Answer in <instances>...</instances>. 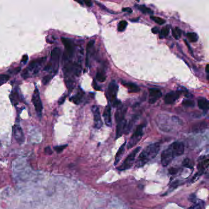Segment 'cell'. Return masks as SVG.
<instances>
[{
  "mask_svg": "<svg viewBox=\"0 0 209 209\" xmlns=\"http://www.w3.org/2000/svg\"><path fill=\"white\" fill-rule=\"evenodd\" d=\"M185 151L184 145L181 142H174L164 150L161 156V162L163 166H168L174 158L183 154Z\"/></svg>",
  "mask_w": 209,
  "mask_h": 209,
  "instance_id": "1",
  "label": "cell"
},
{
  "mask_svg": "<svg viewBox=\"0 0 209 209\" xmlns=\"http://www.w3.org/2000/svg\"><path fill=\"white\" fill-rule=\"evenodd\" d=\"M160 149V144L154 143L148 145L144 149L141 154L138 156L136 161V166L137 168H141L147 164L151 160L155 158Z\"/></svg>",
  "mask_w": 209,
  "mask_h": 209,
  "instance_id": "2",
  "label": "cell"
},
{
  "mask_svg": "<svg viewBox=\"0 0 209 209\" xmlns=\"http://www.w3.org/2000/svg\"><path fill=\"white\" fill-rule=\"evenodd\" d=\"M45 60H46V57H44V58H41L32 61L30 63L29 66H28L27 68L23 71L22 74L23 77L24 79H26L27 77H28L29 74L30 72H33V74H37L39 71L40 68L45 61Z\"/></svg>",
  "mask_w": 209,
  "mask_h": 209,
  "instance_id": "3",
  "label": "cell"
},
{
  "mask_svg": "<svg viewBox=\"0 0 209 209\" xmlns=\"http://www.w3.org/2000/svg\"><path fill=\"white\" fill-rule=\"evenodd\" d=\"M141 148L140 147H138L136 148L134 150L132 151L126 158V159H124V161L123 162L122 164L120 165L118 168H117V169L118 171H123L125 170H128L129 168H131L135 161L136 156L138 154L139 151L141 150Z\"/></svg>",
  "mask_w": 209,
  "mask_h": 209,
  "instance_id": "4",
  "label": "cell"
},
{
  "mask_svg": "<svg viewBox=\"0 0 209 209\" xmlns=\"http://www.w3.org/2000/svg\"><path fill=\"white\" fill-rule=\"evenodd\" d=\"M145 127V124H142L139 125V126L137 127L136 129L134 131V133L131 137L129 142L128 144L127 145L128 149L133 148L134 146H135L139 141H141V139L143 136V133H144L143 132Z\"/></svg>",
  "mask_w": 209,
  "mask_h": 209,
  "instance_id": "5",
  "label": "cell"
},
{
  "mask_svg": "<svg viewBox=\"0 0 209 209\" xmlns=\"http://www.w3.org/2000/svg\"><path fill=\"white\" fill-rule=\"evenodd\" d=\"M80 71L81 68L79 65L75 63H69L66 64L64 68V72L66 77H68L71 75L79 76L80 75Z\"/></svg>",
  "mask_w": 209,
  "mask_h": 209,
  "instance_id": "6",
  "label": "cell"
},
{
  "mask_svg": "<svg viewBox=\"0 0 209 209\" xmlns=\"http://www.w3.org/2000/svg\"><path fill=\"white\" fill-rule=\"evenodd\" d=\"M61 50L59 48H55L51 53V63L55 73H57L58 68V63Z\"/></svg>",
  "mask_w": 209,
  "mask_h": 209,
  "instance_id": "7",
  "label": "cell"
},
{
  "mask_svg": "<svg viewBox=\"0 0 209 209\" xmlns=\"http://www.w3.org/2000/svg\"><path fill=\"white\" fill-rule=\"evenodd\" d=\"M61 42L64 44V46L66 48L65 56L68 58L71 57L74 52V45L73 42L68 38H61Z\"/></svg>",
  "mask_w": 209,
  "mask_h": 209,
  "instance_id": "8",
  "label": "cell"
},
{
  "mask_svg": "<svg viewBox=\"0 0 209 209\" xmlns=\"http://www.w3.org/2000/svg\"><path fill=\"white\" fill-rule=\"evenodd\" d=\"M32 102L33 105L35 107V110L38 114H41L43 110V104L40 98L39 92L38 88H36L34 90L33 97H32Z\"/></svg>",
  "mask_w": 209,
  "mask_h": 209,
  "instance_id": "9",
  "label": "cell"
},
{
  "mask_svg": "<svg viewBox=\"0 0 209 209\" xmlns=\"http://www.w3.org/2000/svg\"><path fill=\"white\" fill-rule=\"evenodd\" d=\"M13 134L17 142L22 144L25 141V136L23 130L19 125H14L13 127Z\"/></svg>",
  "mask_w": 209,
  "mask_h": 209,
  "instance_id": "10",
  "label": "cell"
},
{
  "mask_svg": "<svg viewBox=\"0 0 209 209\" xmlns=\"http://www.w3.org/2000/svg\"><path fill=\"white\" fill-rule=\"evenodd\" d=\"M92 109L94 115L95 128L96 129H100L102 126V120L101 118V114H100L99 108L96 106H93Z\"/></svg>",
  "mask_w": 209,
  "mask_h": 209,
  "instance_id": "11",
  "label": "cell"
},
{
  "mask_svg": "<svg viewBox=\"0 0 209 209\" xmlns=\"http://www.w3.org/2000/svg\"><path fill=\"white\" fill-rule=\"evenodd\" d=\"M180 95V91L171 92L168 94H166L164 98V101L167 104H172L175 102L179 98Z\"/></svg>",
  "mask_w": 209,
  "mask_h": 209,
  "instance_id": "12",
  "label": "cell"
},
{
  "mask_svg": "<svg viewBox=\"0 0 209 209\" xmlns=\"http://www.w3.org/2000/svg\"><path fill=\"white\" fill-rule=\"evenodd\" d=\"M118 87L115 81L111 82L109 83V88H108V94L110 101L114 102L117 100V95L118 92Z\"/></svg>",
  "mask_w": 209,
  "mask_h": 209,
  "instance_id": "13",
  "label": "cell"
},
{
  "mask_svg": "<svg viewBox=\"0 0 209 209\" xmlns=\"http://www.w3.org/2000/svg\"><path fill=\"white\" fill-rule=\"evenodd\" d=\"M162 96V93L159 90L155 88L149 89V102L155 103Z\"/></svg>",
  "mask_w": 209,
  "mask_h": 209,
  "instance_id": "14",
  "label": "cell"
},
{
  "mask_svg": "<svg viewBox=\"0 0 209 209\" xmlns=\"http://www.w3.org/2000/svg\"><path fill=\"white\" fill-rule=\"evenodd\" d=\"M103 117L104 122L109 127H112V118H111V108L109 105L107 106L104 109Z\"/></svg>",
  "mask_w": 209,
  "mask_h": 209,
  "instance_id": "15",
  "label": "cell"
},
{
  "mask_svg": "<svg viewBox=\"0 0 209 209\" xmlns=\"http://www.w3.org/2000/svg\"><path fill=\"white\" fill-rule=\"evenodd\" d=\"M127 124V120L124 119L117 123V127L116 130V139L119 138L124 133L125 128Z\"/></svg>",
  "mask_w": 209,
  "mask_h": 209,
  "instance_id": "16",
  "label": "cell"
},
{
  "mask_svg": "<svg viewBox=\"0 0 209 209\" xmlns=\"http://www.w3.org/2000/svg\"><path fill=\"white\" fill-rule=\"evenodd\" d=\"M127 110V108L124 106H122L117 109L115 114V121L117 122V123L124 119V116L125 114H126Z\"/></svg>",
  "mask_w": 209,
  "mask_h": 209,
  "instance_id": "17",
  "label": "cell"
},
{
  "mask_svg": "<svg viewBox=\"0 0 209 209\" xmlns=\"http://www.w3.org/2000/svg\"><path fill=\"white\" fill-rule=\"evenodd\" d=\"M209 164V160L208 158H204L201 159L198 165V169L199 173L202 175L207 169Z\"/></svg>",
  "mask_w": 209,
  "mask_h": 209,
  "instance_id": "18",
  "label": "cell"
},
{
  "mask_svg": "<svg viewBox=\"0 0 209 209\" xmlns=\"http://www.w3.org/2000/svg\"><path fill=\"white\" fill-rule=\"evenodd\" d=\"M123 84L128 88L129 93H137L140 91V88L134 83L123 82Z\"/></svg>",
  "mask_w": 209,
  "mask_h": 209,
  "instance_id": "19",
  "label": "cell"
},
{
  "mask_svg": "<svg viewBox=\"0 0 209 209\" xmlns=\"http://www.w3.org/2000/svg\"><path fill=\"white\" fill-rule=\"evenodd\" d=\"M199 107L204 110H207L209 108V103L207 99L204 97H200L198 101Z\"/></svg>",
  "mask_w": 209,
  "mask_h": 209,
  "instance_id": "20",
  "label": "cell"
},
{
  "mask_svg": "<svg viewBox=\"0 0 209 209\" xmlns=\"http://www.w3.org/2000/svg\"><path fill=\"white\" fill-rule=\"evenodd\" d=\"M125 145H126V142L124 143L121 147H120L119 150H118L116 156H115V162H114V165L116 166L118 163H119L120 160L121 159L123 153L124 152V148H125Z\"/></svg>",
  "mask_w": 209,
  "mask_h": 209,
  "instance_id": "21",
  "label": "cell"
},
{
  "mask_svg": "<svg viewBox=\"0 0 209 209\" xmlns=\"http://www.w3.org/2000/svg\"><path fill=\"white\" fill-rule=\"evenodd\" d=\"M83 96V93H82V92H78L75 95H74L71 97V100L75 104H79L82 100Z\"/></svg>",
  "mask_w": 209,
  "mask_h": 209,
  "instance_id": "22",
  "label": "cell"
},
{
  "mask_svg": "<svg viewBox=\"0 0 209 209\" xmlns=\"http://www.w3.org/2000/svg\"><path fill=\"white\" fill-rule=\"evenodd\" d=\"M10 100L14 105H17V104H18V103L20 101V99H19L18 94L17 92H12V93L10 95Z\"/></svg>",
  "mask_w": 209,
  "mask_h": 209,
  "instance_id": "23",
  "label": "cell"
},
{
  "mask_svg": "<svg viewBox=\"0 0 209 209\" xmlns=\"http://www.w3.org/2000/svg\"><path fill=\"white\" fill-rule=\"evenodd\" d=\"M106 76L104 71L98 70L96 73V79L100 82H104L106 80Z\"/></svg>",
  "mask_w": 209,
  "mask_h": 209,
  "instance_id": "24",
  "label": "cell"
},
{
  "mask_svg": "<svg viewBox=\"0 0 209 209\" xmlns=\"http://www.w3.org/2000/svg\"><path fill=\"white\" fill-rule=\"evenodd\" d=\"M205 207V202L203 200H199L195 203L192 206L188 209H203Z\"/></svg>",
  "mask_w": 209,
  "mask_h": 209,
  "instance_id": "25",
  "label": "cell"
},
{
  "mask_svg": "<svg viewBox=\"0 0 209 209\" xmlns=\"http://www.w3.org/2000/svg\"><path fill=\"white\" fill-rule=\"evenodd\" d=\"M186 36L188 39L191 43H195V42L198 41L199 38L198 35L196 33H188Z\"/></svg>",
  "mask_w": 209,
  "mask_h": 209,
  "instance_id": "26",
  "label": "cell"
},
{
  "mask_svg": "<svg viewBox=\"0 0 209 209\" xmlns=\"http://www.w3.org/2000/svg\"><path fill=\"white\" fill-rule=\"evenodd\" d=\"M136 7L139 9V10H140L144 14H153V11L145 5H139Z\"/></svg>",
  "mask_w": 209,
  "mask_h": 209,
  "instance_id": "27",
  "label": "cell"
},
{
  "mask_svg": "<svg viewBox=\"0 0 209 209\" xmlns=\"http://www.w3.org/2000/svg\"><path fill=\"white\" fill-rule=\"evenodd\" d=\"M169 33V26H166L163 27L161 30V33H160V36L159 38H163L166 36H168V34Z\"/></svg>",
  "mask_w": 209,
  "mask_h": 209,
  "instance_id": "28",
  "label": "cell"
},
{
  "mask_svg": "<svg viewBox=\"0 0 209 209\" xmlns=\"http://www.w3.org/2000/svg\"><path fill=\"white\" fill-rule=\"evenodd\" d=\"M181 34H182V31L178 28L176 27L172 30V35L176 39H178L181 37Z\"/></svg>",
  "mask_w": 209,
  "mask_h": 209,
  "instance_id": "29",
  "label": "cell"
},
{
  "mask_svg": "<svg viewBox=\"0 0 209 209\" xmlns=\"http://www.w3.org/2000/svg\"><path fill=\"white\" fill-rule=\"evenodd\" d=\"M127 25H128V23L125 20L121 21V22H120V23H118V30L119 31H123L125 30V28H127Z\"/></svg>",
  "mask_w": 209,
  "mask_h": 209,
  "instance_id": "30",
  "label": "cell"
},
{
  "mask_svg": "<svg viewBox=\"0 0 209 209\" xmlns=\"http://www.w3.org/2000/svg\"><path fill=\"white\" fill-rule=\"evenodd\" d=\"M9 79V76L6 74H0V86L6 83Z\"/></svg>",
  "mask_w": 209,
  "mask_h": 209,
  "instance_id": "31",
  "label": "cell"
},
{
  "mask_svg": "<svg viewBox=\"0 0 209 209\" xmlns=\"http://www.w3.org/2000/svg\"><path fill=\"white\" fill-rule=\"evenodd\" d=\"M150 18L151 20H153V21H154L155 22H156V23H158V25H163L164 23H165L166 22V21L161 18H160V17H153V16H151L150 17Z\"/></svg>",
  "mask_w": 209,
  "mask_h": 209,
  "instance_id": "32",
  "label": "cell"
},
{
  "mask_svg": "<svg viewBox=\"0 0 209 209\" xmlns=\"http://www.w3.org/2000/svg\"><path fill=\"white\" fill-rule=\"evenodd\" d=\"M183 165L188 168H193V164L191 161V160L190 159H185L183 162Z\"/></svg>",
  "mask_w": 209,
  "mask_h": 209,
  "instance_id": "33",
  "label": "cell"
},
{
  "mask_svg": "<svg viewBox=\"0 0 209 209\" xmlns=\"http://www.w3.org/2000/svg\"><path fill=\"white\" fill-rule=\"evenodd\" d=\"M183 105L187 107H193L194 106V102L193 101L190 100H185L182 102Z\"/></svg>",
  "mask_w": 209,
  "mask_h": 209,
  "instance_id": "34",
  "label": "cell"
},
{
  "mask_svg": "<svg viewBox=\"0 0 209 209\" xmlns=\"http://www.w3.org/2000/svg\"><path fill=\"white\" fill-rule=\"evenodd\" d=\"M53 77L50 75H45V77H44L43 79V83L44 85H47V83L49 82L52 79Z\"/></svg>",
  "mask_w": 209,
  "mask_h": 209,
  "instance_id": "35",
  "label": "cell"
},
{
  "mask_svg": "<svg viewBox=\"0 0 209 209\" xmlns=\"http://www.w3.org/2000/svg\"><path fill=\"white\" fill-rule=\"evenodd\" d=\"M67 147V145H61V146H57V147H55V150H56L57 152H61L66 147Z\"/></svg>",
  "mask_w": 209,
  "mask_h": 209,
  "instance_id": "36",
  "label": "cell"
},
{
  "mask_svg": "<svg viewBox=\"0 0 209 209\" xmlns=\"http://www.w3.org/2000/svg\"><path fill=\"white\" fill-rule=\"evenodd\" d=\"M95 3H96V4H97V5H98V6H99L100 7V8H102V9H105L106 11H108V12H110V13H111V12H110V11H109V10H108V9H107V8H106V7H105V6H104L103 4H102L100 3L99 2H97V1H95Z\"/></svg>",
  "mask_w": 209,
  "mask_h": 209,
  "instance_id": "37",
  "label": "cell"
},
{
  "mask_svg": "<svg viewBox=\"0 0 209 209\" xmlns=\"http://www.w3.org/2000/svg\"><path fill=\"white\" fill-rule=\"evenodd\" d=\"M121 104V102L120 101H118L117 100H116L115 101H114L113 102V106L114 107H118V106L120 105V104Z\"/></svg>",
  "mask_w": 209,
  "mask_h": 209,
  "instance_id": "38",
  "label": "cell"
},
{
  "mask_svg": "<svg viewBox=\"0 0 209 209\" xmlns=\"http://www.w3.org/2000/svg\"><path fill=\"white\" fill-rule=\"evenodd\" d=\"M66 96H63V97H61L60 100L59 101H58L60 105H61V104H63L64 103V102H65V100H66Z\"/></svg>",
  "mask_w": 209,
  "mask_h": 209,
  "instance_id": "39",
  "label": "cell"
},
{
  "mask_svg": "<svg viewBox=\"0 0 209 209\" xmlns=\"http://www.w3.org/2000/svg\"><path fill=\"white\" fill-rule=\"evenodd\" d=\"M45 153H47V154H48V155L52 154V151L49 147H47V148L45 149Z\"/></svg>",
  "mask_w": 209,
  "mask_h": 209,
  "instance_id": "40",
  "label": "cell"
},
{
  "mask_svg": "<svg viewBox=\"0 0 209 209\" xmlns=\"http://www.w3.org/2000/svg\"><path fill=\"white\" fill-rule=\"evenodd\" d=\"M151 31H152L153 33L157 34V33H159V28L158 27H154V28H152Z\"/></svg>",
  "mask_w": 209,
  "mask_h": 209,
  "instance_id": "41",
  "label": "cell"
},
{
  "mask_svg": "<svg viewBox=\"0 0 209 209\" xmlns=\"http://www.w3.org/2000/svg\"><path fill=\"white\" fill-rule=\"evenodd\" d=\"M123 11L124 12H128V13H131L132 12V9L129 8H123Z\"/></svg>",
  "mask_w": 209,
  "mask_h": 209,
  "instance_id": "42",
  "label": "cell"
},
{
  "mask_svg": "<svg viewBox=\"0 0 209 209\" xmlns=\"http://www.w3.org/2000/svg\"><path fill=\"white\" fill-rule=\"evenodd\" d=\"M28 55H25L23 57V58H22V62H23V63H26V62L27 61V60H28Z\"/></svg>",
  "mask_w": 209,
  "mask_h": 209,
  "instance_id": "43",
  "label": "cell"
},
{
  "mask_svg": "<svg viewBox=\"0 0 209 209\" xmlns=\"http://www.w3.org/2000/svg\"><path fill=\"white\" fill-rule=\"evenodd\" d=\"M84 3L88 7H91L92 6V2L91 1H84Z\"/></svg>",
  "mask_w": 209,
  "mask_h": 209,
  "instance_id": "44",
  "label": "cell"
},
{
  "mask_svg": "<svg viewBox=\"0 0 209 209\" xmlns=\"http://www.w3.org/2000/svg\"><path fill=\"white\" fill-rule=\"evenodd\" d=\"M93 87H94V88H95V90H100V87L96 85V83H95V82H93Z\"/></svg>",
  "mask_w": 209,
  "mask_h": 209,
  "instance_id": "45",
  "label": "cell"
},
{
  "mask_svg": "<svg viewBox=\"0 0 209 209\" xmlns=\"http://www.w3.org/2000/svg\"><path fill=\"white\" fill-rule=\"evenodd\" d=\"M185 43H186V45L188 46V48H189V50H190V52H191V53H192L193 52H192V50H191V47H190V46H189V44H188V43H187V41H186V40L185 41Z\"/></svg>",
  "mask_w": 209,
  "mask_h": 209,
  "instance_id": "46",
  "label": "cell"
},
{
  "mask_svg": "<svg viewBox=\"0 0 209 209\" xmlns=\"http://www.w3.org/2000/svg\"><path fill=\"white\" fill-rule=\"evenodd\" d=\"M208 65H206V68H205V71L207 73V74H208Z\"/></svg>",
  "mask_w": 209,
  "mask_h": 209,
  "instance_id": "47",
  "label": "cell"
},
{
  "mask_svg": "<svg viewBox=\"0 0 209 209\" xmlns=\"http://www.w3.org/2000/svg\"><path fill=\"white\" fill-rule=\"evenodd\" d=\"M139 18H137L136 19H130V21H131V22H137L139 20Z\"/></svg>",
  "mask_w": 209,
  "mask_h": 209,
  "instance_id": "48",
  "label": "cell"
}]
</instances>
